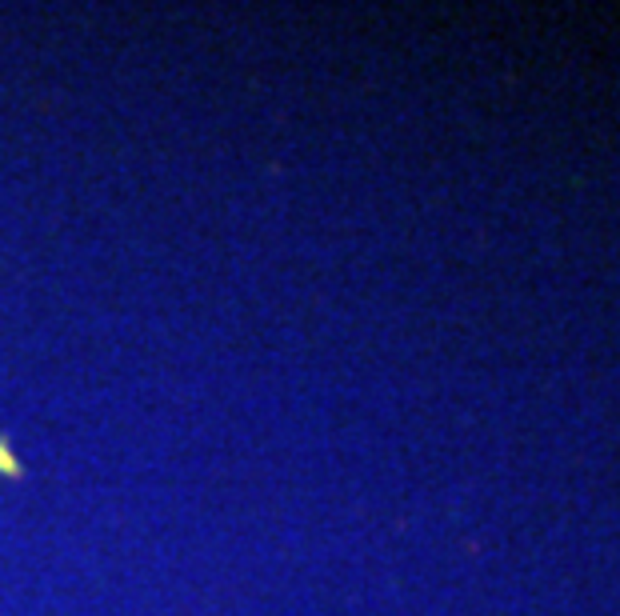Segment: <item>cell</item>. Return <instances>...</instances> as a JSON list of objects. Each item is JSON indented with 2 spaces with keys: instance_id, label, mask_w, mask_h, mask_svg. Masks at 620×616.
I'll return each mask as SVG.
<instances>
[{
  "instance_id": "1",
  "label": "cell",
  "mask_w": 620,
  "mask_h": 616,
  "mask_svg": "<svg viewBox=\"0 0 620 616\" xmlns=\"http://www.w3.org/2000/svg\"><path fill=\"white\" fill-rule=\"evenodd\" d=\"M0 469H4V472H16V464L8 460V456H4V448H0Z\"/></svg>"
}]
</instances>
